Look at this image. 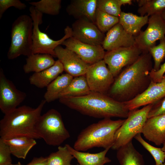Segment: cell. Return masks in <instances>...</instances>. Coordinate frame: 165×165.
Wrapping results in <instances>:
<instances>
[{
	"label": "cell",
	"instance_id": "obj_10",
	"mask_svg": "<svg viewBox=\"0 0 165 165\" xmlns=\"http://www.w3.org/2000/svg\"><path fill=\"white\" fill-rule=\"evenodd\" d=\"M142 53L136 46L121 47L107 51L103 60L115 77L123 68L135 61Z\"/></svg>",
	"mask_w": 165,
	"mask_h": 165
},
{
	"label": "cell",
	"instance_id": "obj_14",
	"mask_svg": "<svg viewBox=\"0 0 165 165\" xmlns=\"http://www.w3.org/2000/svg\"><path fill=\"white\" fill-rule=\"evenodd\" d=\"M72 37L92 45H101L105 35L96 24L85 19L77 20L72 25Z\"/></svg>",
	"mask_w": 165,
	"mask_h": 165
},
{
	"label": "cell",
	"instance_id": "obj_25",
	"mask_svg": "<svg viewBox=\"0 0 165 165\" xmlns=\"http://www.w3.org/2000/svg\"><path fill=\"white\" fill-rule=\"evenodd\" d=\"M117 150L120 165H144L142 156L135 148L132 141Z\"/></svg>",
	"mask_w": 165,
	"mask_h": 165
},
{
	"label": "cell",
	"instance_id": "obj_26",
	"mask_svg": "<svg viewBox=\"0 0 165 165\" xmlns=\"http://www.w3.org/2000/svg\"><path fill=\"white\" fill-rule=\"evenodd\" d=\"M74 77L68 73L59 76L46 87L44 97L46 102L50 103L59 99L61 93L69 84Z\"/></svg>",
	"mask_w": 165,
	"mask_h": 165
},
{
	"label": "cell",
	"instance_id": "obj_3",
	"mask_svg": "<svg viewBox=\"0 0 165 165\" xmlns=\"http://www.w3.org/2000/svg\"><path fill=\"white\" fill-rule=\"evenodd\" d=\"M46 102L42 100L36 108L23 105L5 114L0 121V138L6 140L25 136L35 139H41L35 126Z\"/></svg>",
	"mask_w": 165,
	"mask_h": 165
},
{
	"label": "cell",
	"instance_id": "obj_12",
	"mask_svg": "<svg viewBox=\"0 0 165 165\" xmlns=\"http://www.w3.org/2000/svg\"><path fill=\"white\" fill-rule=\"evenodd\" d=\"M26 94L18 90L0 69V109L4 114L14 110L25 99Z\"/></svg>",
	"mask_w": 165,
	"mask_h": 165
},
{
	"label": "cell",
	"instance_id": "obj_16",
	"mask_svg": "<svg viewBox=\"0 0 165 165\" xmlns=\"http://www.w3.org/2000/svg\"><path fill=\"white\" fill-rule=\"evenodd\" d=\"M165 96V81L159 82L152 81L143 92L132 100L124 102L130 111L143 106L153 104Z\"/></svg>",
	"mask_w": 165,
	"mask_h": 165
},
{
	"label": "cell",
	"instance_id": "obj_9",
	"mask_svg": "<svg viewBox=\"0 0 165 165\" xmlns=\"http://www.w3.org/2000/svg\"><path fill=\"white\" fill-rule=\"evenodd\" d=\"M148 23L146 29L134 37L135 45L142 53H148L156 41L165 37V20L160 14L149 16Z\"/></svg>",
	"mask_w": 165,
	"mask_h": 165
},
{
	"label": "cell",
	"instance_id": "obj_28",
	"mask_svg": "<svg viewBox=\"0 0 165 165\" xmlns=\"http://www.w3.org/2000/svg\"><path fill=\"white\" fill-rule=\"evenodd\" d=\"M139 8L137 10L140 16L148 17L160 14L165 9V0H136Z\"/></svg>",
	"mask_w": 165,
	"mask_h": 165
},
{
	"label": "cell",
	"instance_id": "obj_44",
	"mask_svg": "<svg viewBox=\"0 0 165 165\" xmlns=\"http://www.w3.org/2000/svg\"><path fill=\"white\" fill-rule=\"evenodd\" d=\"M162 80H164L165 81V75H164L163 77V79H162Z\"/></svg>",
	"mask_w": 165,
	"mask_h": 165
},
{
	"label": "cell",
	"instance_id": "obj_5",
	"mask_svg": "<svg viewBox=\"0 0 165 165\" xmlns=\"http://www.w3.org/2000/svg\"><path fill=\"white\" fill-rule=\"evenodd\" d=\"M33 23L30 16H19L13 23L11 30V42L7 56L9 60L21 55L32 54Z\"/></svg>",
	"mask_w": 165,
	"mask_h": 165
},
{
	"label": "cell",
	"instance_id": "obj_31",
	"mask_svg": "<svg viewBox=\"0 0 165 165\" xmlns=\"http://www.w3.org/2000/svg\"><path fill=\"white\" fill-rule=\"evenodd\" d=\"M119 23L118 17L114 16L97 9L95 24L102 33L108 32Z\"/></svg>",
	"mask_w": 165,
	"mask_h": 165
},
{
	"label": "cell",
	"instance_id": "obj_1",
	"mask_svg": "<svg viewBox=\"0 0 165 165\" xmlns=\"http://www.w3.org/2000/svg\"><path fill=\"white\" fill-rule=\"evenodd\" d=\"M152 57L149 53H142L138 59L116 76L108 95L121 102L132 100L143 92L152 80Z\"/></svg>",
	"mask_w": 165,
	"mask_h": 165
},
{
	"label": "cell",
	"instance_id": "obj_34",
	"mask_svg": "<svg viewBox=\"0 0 165 165\" xmlns=\"http://www.w3.org/2000/svg\"><path fill=\"white\" fill-rule=\"evenodd\" d=\"M121 6L118 0H97V9L110 15L119 17Z\"/></svg>",
	"mask_w": 165,
	"mask_h": 165
},
{
	"label": "cell",
	"instance_id": "obj_22",
	"mask_svg": "<svg viewBox=\"0 0 165 165\" xmlns=\"http://www.w3.org/2000/svg\"><path fill=\"white\" fill-rule=\"evenodd\" d=\"M119 23L128 33L134 37L141 31L142 28L148 23L149 17L146 15L138 16L133 13L121 12Z\"/></svg>",
	"mask_w": 165,
	"mask_h": 165
},
{
	"label": "cell",
	"instance_id": "obj_19",
	"mask_svg": "<svg viewBox=\"0 0 165 165\" xmlns=\"http://www.w3.org/2000/svg\"><path fill=\"white\" fill-rule=\"evenodd\" d=\"M97 1V0H72L66 11L68 15L77 20L85 19L95 24Z\"/></svg>",
	"mask_w": 165,
	"mask_h": 165
},
{
	"label": "cell",
	"instance_id": "obj_18",
	"mask_svg": "<svg viewBox=\"0 0 165 165\" xmlns=\"http://www.w3.org/2000/svg\"><path fill=\"white\" fill-rule=\"evenodd\" d=\"M141 133L156 145L163 144L165 141V114L148 118Z\"/></svg>",
	"mask_w": 165,
	"mask_h": 165
},
{
	"label": "cell",
	"instance_id": "obj_38",
	"mask_svg": "<svg viewBox=\"0 0 165 165\" xmlns=\"http://www.w3.org/2000/svg\"><path fill=\"white\" fill-rule=\"evenodd\" d=\"M165 73V62L161 64L158 71H155L152 69L150 72V75L152 81L154 82H159L162 81Z\"/></svg>",
	"mask_w": 165,
	"mask_h": 165
},
{
	"label": "cell",
	"instance_id": "obj_8",
	"mask_svg": "<svg viewBox=\"0 0 165 165\" xmlns=\"http://www.w3.org/2000/svg\"><path fill=\"white\" fill-rule=\"evenodd\" d=\"M152 105L149 104L141 109L130 111L127 119L115 133L112 149L117 150L131 141L137 134H141Z\"/></svg>",
	"mask_w": 165,
	"mask_h": 165
},
{
	"label": "cell",
	"instance_id": "obj_20",
	"mask_svg": "<svg viewBox=\"0 0 165 165\" xmlns=\"http://www.w3.org/2000/svg\"><path fill=\"white\" fill-rule=\"evenodd\" d=\"M64 71L62 64L57 60L51 67L42 71L34 73L29 78L30 83L39 88L47 87Z\"/></svg>",
	"mask_w": 165,
	"mask_h": 165
},
{
	"label": "cell",
	"instance_id": "obj_46",
	"mask_svg": "<svg viewBox=\"0 0 165 165\" xmlns=\"http://www.w3.org/2000/svg\"><path fill=\"white\" fill-rule=\"evenodd\" d=\"M76 165H79L78 164H77Z\"/></svg>",
	"mask_w": 165,
	"mask_h": 165
},
{
	"label": "cell",
	"instance_id": "obj_39",
	"mask_svg": "<svg viewBox=\"0 0 165 165\" xmlns=\"http://www.w3.org/2000/svg\"><path fill=\"white\" fill-rule=\"evenodd\" d=\"M47 157H34L26 165H47Z\"/></svg>",
	"mask_w": 165,
	"mask_h": 165
},
{
	"label": "cell",
	"instance_id": "obj_17",
	"mask_svg": "<svg viewBox=\"0 0 165 165\" xmlns=\"http://www.w3.org/2000/svg\"><path fill=\"white\" fill-rule=\"evenodd\" d=\"M101 46L108 51L136 45L134 37L126 32L119 23L107 32Z\"/></svg>",
	"mask_w": 165,
	"mask_h": 165
},
{
	"label": "cell",
	"instance_id": "obj_33",
	"mask_svg": "<svg viewBox=\"0 0 165 165\" xmlns=\"http://www.w3.org/2000/svg\"><path fill=\"white\" fill-rule=\"evenodd\" d=\"M148 52L151 55L154 61L152 69L158 71L160 67L161 63L165 57V37L160 40V43L150 48Z\"/></svg>",
	"mask_w": 165,
	"mask_h": 165
},
{
	"label": "cell",
	"instance_id": "obj_21",
	"mask_svg": "<svg viewBox=\"0 0 165 165\" xmlns=\"http://www.w3.org/2000/svg\"><path fill=\"white\" fill-rule=\"evenodd\" d=\"M65 145L77 160L79 165H104L111 162V160L106 156L110 148L98 153H90L76 150L68 144Z\"/></svg>",
	"mask_w": 165,
	"mask_h": 165
},
{
	"label": "cell",
	"instance_id": "obj_45",
	"mask_svg": "<svg viewBox=\"0 0 165 165\" xmlns=\"http://www.w3.org/2000/svg\"><path fill=\"white\" fill-rule=\"evenodd\" d=\"M161 165H165V163H163L162 164H161Z\"/></svg>",
	"mask_w": 165,
	"mask_h": 165
},
{
	"label": "cell",
	"instance_id": "obj_6",
	"mask_svg": "<svg viewBox=\"0 0 165 165\" xmlns=\"http://www.w3.org/2000/svg\"><path fill=\"white\" fill-rule=\"evenodd\" d=\"M35 128L41 138L50 145L60 146L70 137L61 114L54 109H50L41 115Z\"/></svg>",
	"mask_w": 165,
	"mask_h": 165
},
{
	"label": "cell",
	"instance_id": "obj_24",
	"mask_svg": "<svg viewBox=\"0 0 165 165\" xmlns=\"http://www.w3.org/2000/svg\"><path fill=\"white\" fill-rule=\"evenodd\" d=\"M3 140L9 146L12 154L23 159L26 158L29 151L36 144L35 139L25 136L16 137Z\"/></svg>",
	"mask_w": 165,
	"mask_h": 165
},
{
	"label": "cell",
	"instance_id": "obj_43",
	"mask_svg": "<svg viewBox=\"0 0 165 165\" xmlns=\"http://www.w3.org/2000/svg\"><path fill=\"white\" fill-rule=\"evenodd\" d=\"M10 165H24L21 164L20 162H18L17 163L15 164H12Z\"/></svg>",
	"mask_w": 165,
	"mask_h": 165
},
{
	"label": "cell",
	"instance_id": "obj_40",
	"mask_svg": "<svg viewBox=\"0 0 165 165\" xmlns=\"http://www.w3.org/2000/svg\"><path fill=\"white\" fill-rule=\"evenodd\" d=\"M121 6L123 5L132 4V1L131 0H118Z\"/></svg>",
	"mask_w": 165,
	"mask_h": 165
},
{
	"label": "cell",
	"instance_id": "obj_29",
	"mask_svg": "<svg viewBox=\"0 0 165 165\" xmlns=\"http://www.w3.org/2000/svg\"><path fill=\"white\" fill-rule=\"evenodd\" d=\"M74 158L65 145L59 146L57 151L47 156V165H73L71 162Z\"/></svg>",
	"mask_w": 165,
	"mask_h": 165
},
{
	"label": "cell",
	"instance_id": "obj_11",
	"mask_svg": "<svg viewBox=\"0 0 165 165\" xmlns=\"http://www.w3.org/2000/svg\"><path fill=\"white\" fill-rule=\"evenodd\" d=\"M85 76L91 92L105 94L114 80L103 60L90 65Z\"/></svg>",
	"mask_w": 165,
	"mask_h": 165
},
{
	"label": "cell",
	"instance_id": "obj_7",
	"mask_svg": "<svg viewBox=\"0 0 165 165\" xmlns=\"http://www.w3.org/2000/svg\"><path fill=\"white\" fill-rule=\"evenodd\" d=\"M29 11L33 23L32 54H46L56 57L55 49L62 45L66 39L72 37L71 28L67 26L64 29V36L59 40H53L39 29V25L42 23V14L32 6L29 8Z\"/></svg>",
	"mask_w": 165,
	"mask_h": 165
},
{
	"label": "cell",
	"instance_id": "obj_23",
	"mask_svg": "<svg viewBox=\"0 0 165 165\" xmlns=\"http://www.w3.org/2000/svg\"><path fill=\"white\" fill-rule=\"evenodd\" d=\"M56 61L50 55L46 54H32L26 58L23 67L26 73L42 71L54 64Z\"/></svg>",
	"mask_w": 165,
	"mask_h": 165
},
{
	"label": "cell",
	"instance_id": "obj_42",
	"mask_svg": "<svg viewBox=\"0 0 165 165\" xmlns=\"http://www.w3.org/2000/svg\"><path fill=\"white\" fill-rule=\"evenodd\" d=\"M163 146L162 148H161V149L165 153V141L163 143Z\"/></svg>",
	"mask_w": 165,
	"mask_h": 165
},
{
	"label": "cell",
	"instance_id": "obj_41",
	"mask_svg": "<svg viewBox=\"0 0 165 165\" xmlns=\"http://www.w3.org/2000/svg\"><path fill=\"white\" fill-rule=\"evenodd\" d=\"M161 15L163 19L165 20V9L162 12Z\"/></svg>",
	"mask_w": 165,
	"mask_h": 165
},
{
	"label": "cell",
	"instance_id": "obj_47",
	"mask_svg": "<svg viewBox=\"0 0 165 165\" xmlns=\"http://www.w3.org/2000/svg\"></svg>",
	"mask_w": 165,
	"mask_h": 165
},
{
	"label": "cell",
	"instance_id": "obj_30",
	"mask_svg": "<svg viewBox=\"0 0 165 165\" xmlns=\"http://www.w3.org/2000/svg\"><path fill=\"white\" fill-rule=\"evenodd\" d=\"M61 2V0H41L29 4L42 14L56 15L60 13Z\"/></svg>",
	"mask_w": 165,
	"mask_h": 165
},
{
	"label": "cell",
	"instance_id": "obj_15",
	"mask_svg": "<svg viewBox=\"0 0 165 165\" xmlns=\"http://www.w3.org/2000/svg\"><path fill=\"white\" fill-rule=\"evenodd\" d=\"M56 57L62 64L64 71L73 77L85 75L89 65L83 61L75 52L61 45L54 50Z\"/></svg>",
	"mask_w": 165,
	"mask_h": 165
},
{
	"label": "cell",
	"instance_id": "obj_32",
	"mask_svg": "<svg viewBox=\"0 0 165 165\" xmlns=\"http://www.w3.org/2000/svg\"><path fill=\"white\" fill-rule=\"evenodd\" d=\"M151 154L155 161V165H161L164 163L165 153L161 148L155 147L146 141L141 137V134L134 137Z\"/></svg>",
	"mask_w": 165,
	"mask_h": 165
},
{
	"label": "cell",
	"instance_id": "obj_27",
	"mask_svg": "<svg viewBox=\"0 0 165 165\" xmlns=\"http://www.w3.org/2000/svg\"><path fill=\"white\" fill-rule=\"evenodd\" d=\"M91 92L85 75L80 76L73 78L68 86L61 93L59 98L65 97L82 96Z\"/></svg>",
	"mask_w": 165,
	"mask_h": 165
},
{
	"label": "cell",
	"instance_id": "obj_13",
	"mask_svg": "<svg viewBox=\"0 0 165 165\" xmlns=\"http://www.w3.org/2000/svg\"><path fill=\"white\" fill-rule=\"evenodd\" d=\"M62 45L75 52L89 65L103 60L106 53L101 45H92L84 43L72 37L65 40Z\"/></svg>",
	"mask_w": 165,
	"mask_h": 165
},
{
	"label": "cell",
	"instance_id": "obj_36",
	"mask_svg": "<svg viewBox=\"0 0 165 165\" xmlns=\"http://www.w3.org/2000/svg\"><path fill=\"white\" fill-rule=\"evenodd\" d=\"M11 153L8 145L0 138V165H10L12 160Z\"/></svg>",
	"mask_w": 165,
	"mask_h": 165
},
{
	"label": "cell",
	"instance_id": "obj_4",
	"mask_svg": "<svg viewBox=\"0 0 165 165\" xmlns=\"http://www.w3.org/2000/svg\"><path fill=\"white\" fill-rule=\"evenodd\" d=\"M125 120L106 118L89 125L80 132L73 148L82 152L95 147L111 148L115 133Z\"/></svg>",
	"mask_w": 165,
	"mask_h": 165
},
{
	"label": "cell",
	"instance_id": "obj_37",
	"mask_svg": "<svg viewBox=\"0 0 165 165\" xmlns=\"http://www.w3.org/2000/svg\"><path fill=\"white\" fill-rule=\"evenodd\" d=\"M164 114H165V96L153 104L148 113V118Z\"/></svg>",
	"mask_w": 165,
	"mask_h": 165
},
{
	"label": "cell",
	"instance_id": "obj_2",
	"mask_svg": "<svg viewBox=\"0 0 165 165\" xmlns=\"http://www.w3.org/2000/svg\"><path fill=\"white\" fill-rule=\"evenodd\" d=\"M59 102L83 115L96 118H127L130 111L124 102L105 94L91 92L78 97H62Z\"/></svg>",
	"mask_w": 165,
	"mask_h": 165
},
{
	"label": "cell",
	"instance_id": "obj_35",
	"mask_svg": "<svg viewBox=\"0 0 165 165\" xmlns=\"http://www.w3.org/2000/svg\"><path fill=\"white\" fill-rule=\"evenodd\" d=\"M12 7L21 10L25 9L27 6L19 0H0V19L6 11Z\"/></svg>",
	"mask_w": 165,
	"mask_h": 165
}]
</instances>
